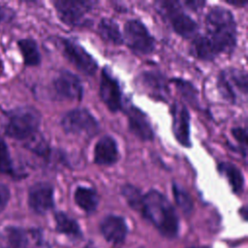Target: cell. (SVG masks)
Listing matches in <instances>:
<instances>
[{"label": "cell", "instance_id": "obj_1", "mask_svg": "<svg viewBox=\"0 0 248 248\" xmlns=\"http://www.w3.org/2000/svg\"><path fill=\"white\" fill-rule=\"evenodd\" d=\"M203 37L217 55L232 53L236 45V24L232 14L223 7H212L205 16Z\"/></svg>", "mask_w": 248, "mask_h": 248}, {"label": "cell", "instance_id": "obj_2", "mask_svg": "<svg viewBox=\"0 0 248 248\" xmlns=\"http://www.w3.org/2000/svg\"><path fill=\"white\" fill-rule=\"evenodd\" d=\"M141 214L167 237L178 233L179 221L174 207L161 192L151 189L142 197Z\"/></svg>", "mask_w": 248, "mask_h": 248}, {"label": "cell", "instance_id": "obj_3", "mask_svg": "<svg viewBox=\"0 0 248 248\" xmlns=\"http://www.w3.org/2000/svg\"><path fill=\"white\" fill-rule=\"evenodd\" d=\"M4 134L16 140H27L38 133L42 122L40 111L31 106H22L5 111Z\"/></svg>", "mask_w": 248, "mask_h": 248}, {"label": "cell", "instance_id": "obj_4", "mask_svg": "<svg viewBox=\"0 0 248 248\" xmlns=\"http://www.w3.org/2000/svg\"><path fill=\"white\" fill-rule=\"evenodd\" d=\"M156 11L171 28L184 39H194L199 34L198 23L189 16L178 1L161 0L154 3Z\"/></svg>", "mask_w": 248, "mask_h": 248}, {"label": "cell", "instance_id": "obj_5", "mask_svg": "<svg viewBox=\"0 0 248 248\" xmlns=\"http://www.w3.org/2000/svg\"><path fill=\"white\" fill-rule=\"evenodd\" d=\"M217 87L222 97L232 104L246 101L248 93V77L245 71L227 68L220 72Z\"/></svg>", "mask_w": 248, "mask_h": 248}, {"label": "cell", "instance_id": "obj_6", "mask_svg": "<svg viewBox=\"0 0 248 248\" xmlns=\"http://www.w3.org/2000/svg\"><path fill=\"white\" fill-rule=\"evenodd\" d=\"M61 126L67 134L91 138L98 134L100 125L86 108H74L66 112L61 119Z\"/></svg>", "mask_w": 248, "mask_h": 248}, {"label": "cell", "instance_id": "obj_7", "mask_svg": "<svg viewBox=\"0 0 248 248\" xmlns=\"http://www.w3.org/2000/svg\"><path fill=\"white\" fill-rule=\"evenodd\" d=\"M123 43L136 54L145 55L155 48V40L145 25L139 19H130L124 27Z\"/></svg>", "mask_w": 248, "mask_h": 248}, {"label": "cell", "instance_id": "obj_8", "mask_svg": "<svg viewBox=\"0 0 248 248\" xmlns=\"http://www.w3.org/2000/svg\"><path fill=\"white\" fill-rule=\"evenodd\" d=\"M98 4L96 1L81 0H57L53 2L59 19L70 26L85 24V16Z\"/></svg>", "mask_w": 248, "mask_h": 248}, {"label": "cell", "instance_id": "obj_9", "mask_svg": "<svg viewBox=\"0 0 248 248\" xmlns=\"http://www.w3.org/2000/svg\"><path fill=\"white\" fill-rule=\"evenodd\" d=\"M59 44L65 57L81 73L92 76L98 69L96 60L76 40L72 38H59Z\"/></svg>", "mask_w": 248, "mask_h": 248}, {"label": "cell", "instance_id": "obj_10", "mask_svg": "<svg viewBox=\"0 0 248 248\" xmlns=\"http://www.w3.org/2000/svg\"><path fill=\"white\" fill-rule=\"evenodd\" d=\"M29 207L37 214H46L54 206V189L46 181H39L28 189Z\"/></svg>", "mask_w": 248, "mask_h": 248}, {"label": "cell", "instance_id": "obj_11", "mask_svg": "<svg viewBox=\"0 0 248 248\" xmlns=\"http://www.w3.org/2000/svg\"><path fill=\"white\" fill-rule=\"evenodd\" d=\"M100 97L110 111L116 112L122 109L123 102L119 82L108 67H105L102 70L100 79Z\"/></svg>", "mask_w": 248, "mask_h": 248}, {"label": "cell", "instance_id": "obj_12", "mask_svg": "<svg viewBox=\"0 0 248 248\" xmlns=\"http://www.w3.org/2000/svg\"><path fill=\"white\" fill-rule=\"evenodd\" d=\"M122 109L127 114L129 129L137 138L141 140H152L154 139V132L147 115L139 108L127 102Z\"/></svg>", "mask_w": 248, "mask_h": 248}, {"label": "cell", "instance_id": "obj_13", "mask_svg": "<svg viewBox=\"0 0 248 248\" xmlns=\"http://www.w3.org/2000/svg\"><path fill=\"white\" fill-rule=\"evenodd\" d=\"M172 115V133L176 140L184 147H191L190 114L188 108L181 102H174L170 108Z\"/></svg>", "mask_w": 248, "mask_h": 248}, {"label": "cell", "instance_id": "obj_14", "mask_svg": "<svg viewBox=\"0 0 248 248\" xmlns=\"http://www.w3.org/2000/svg\"><path fill=\"white\" fill-rule=\"evenodd\" d=\"M55 92L68 100H80L83 95V87L80 79L75 74L63 70L52 81Z\"/></svg>", "mask_w": 248, "mask_h": 248}, {"label": "cell", "instance_id": "obj_15", "mask_svg": "<svg viewBox=\"0 0 248 248\" xmlns=\"http://www.w3.org/2000/svg\"><path fill=\"white\" fill-rule=\"evenodd\" d=\"M119 152L115 140L110 136L102 137L94 148V162L101 166H111L118 161Z\"/></svg>", "mask_w": 248, "mask_h": 248}, {"label": "cell", "instance_id": "obj_16", "mask_svg": "<svg viewBox=\"0 0 248 248\" xmlns=\"http://www.w3.org/2000/svg\"><path fill=\"white\" fill-rule=\"evenodd\" d=\"M100 228L106 240L112 243L122 242L128 232L125 219L117 215L106 216L102 220Z\"/></svg>", "mask_w": 248, "mask_h": 248}, {"label": "cell", "instance_id": "obj_17", "mask_svg": "<svg viewBox=\"0 0 248 248\" xmlns=\"http://www.w3.org/2000/svg\"><path fill=\"white\" fill-rule=\"evenodd\" d=\"M0 248H29V232L15 226L0 231Z\"/></svg>", "mask_w": 248, "mask_h": 248}, {"label": "cell", "instance_id": "obj_18", "mask_svg": "<svg viewBox=\"0 0 248 248\" xmlns=\"http://www.w3.org/2000/svg\"><path fill=\"white\" fill-rule=\"evenodd\" d=\"M141 84L146 88L147 92L155 99L167 101L169 98V88L165 78L158 72H143L140 75Z\"/></svg>", "mask_w": 248, "mask_h": 248}, {"label": "cell", "instance_id": "obj_19", "mask_svg": "<svg viewBox=\"0 0 248 248\" xmlns=\"http://www.w3.org/2000/svg\"><path fill=\"white\" fill-rule=\"evenodd\" d=\"M17 46L25 66L35 67L41 64L42 57L39 46L33 38H23L18 40Z\"/></svg>", "mask_w": 248, "mask_h": 248}, {"label": "cell", "instance_id": "obj_20", "mask_svg": "<svg viewBox=\"0 0 248 248\" xmlns=\"http://www.w3.org/2000/svg\"><path fill=\"white\" fill-rule=\"evenodd\" d=\"M218 171L227 178L235 194L239 195L243 192L244 177L241 170L236 166L230 162H221L218 165Z\"/></svg>", "mask_w": 248, "mask_h": 248}, {"label": "cell", "instance_id": "obj_21", "mask_svg": "<svg viewBox=\"0 0 248 248\" xmlns=\"http://www.w3.org/2000/svg\"><path fill=\"white\" fill-rule=\"evenodd\" d=\"M74 198L76 203L86 213L95 211L99 204V196L92 188L83 186L77 187Z\"/></svg>", "mask_w": 248, "mask_h": 248}, {"label": "cell", "instance_id": "obj_22", "mask_svg": "<svg viewBox=\"0 0 248 248\" xmlns=\"http://www.w3.org/2000/svg\"><path fill=\"white\" fill-rule=\"evenodd\" d=\"M98 31L105 41L116 46L123 44L122 33L117 22L113 19L103 17L98 25Z\"/></svg>", "mask_w": 248, "mask_h": 248}, {"label": "cell", "instance_id": "obj_23", "mask_svg": "<svg viewBox=\"0 0 248 248\" xmlns=\"http://www.w3.org/2000/svg\"><path fill=\"white\" fill-rule=\"evenodd\" d=\"M0 174L9 175L13 178L20 179L24 175L21 174L15 167L11 156L9 146L0 134Z\"/></svg>", "mask_w": 248, "mask_h": 248}, {"label": "cell", "instance_id": "obj_24", "mask_svg": "<svg viewBox=\"0 0 248 248\" xmlns=\"http://www.w3.org/2000/svg\"><path fill=\"white\" fill-rule=\"evenodd\" d=\"M54 219L56 223V230L59 232L76 237L80 235L81 232L78 222L75 219L68 216L66 213L58 211L54 214Z\"/></svg>", "mask_w": 248, "mask_h": 248}, {"label": "cell", "instance_id": "obj_25", "mask_svg": "<svg viewBox=\"0 0 248 248\" xmlns=\"http://www.w3.org/2000/svg\"><path fill=\"white\" fill-rule=\"evenodd\" d=\"M172 193L176 204L185 214H190L193 211L194 203L189 193L177 183H172Z\"/></svg>", "mask_w": 248, "mask_h": 248}, {"label": "cell", "instance_id": "obj_26", "mask_svg": "<svg viewBox=\"0 0 248 248\" xmlns=\"http://www.w3.org/2000/svg\"><path fill=\"white\" fill-rule=\"evenodd\" d=\"M121 193L132 208L140 211L143 196L137 187L130 184H126L121 188Z\"/></svg>", "mask_w": 248, "mask_h": 248}, {"label": "cell", "instance_id": "obj_27", "mask_svg": "<svg viewBox=\"0 0 248 248\" xmlns=\"http://www.w3.org/2000/svg\"><path fill=\"white\" fill-rule=\"evenodd\" d=\"M171 81L175 83V86L181 92L182 96L192 105L198 101V91L193 84L181 78H174Z\"/></svg>", "mask_w": 248, "mask_h": 248}, {"label": "cell", "instance_id": "obj_28", "mask_svg": "<svg viewBox=\"0 0 248 248\" xmlns=\"http://www.w3.org/2000/svg\"><path fill=\"white\" fill-rule=\"evenodd\" d=\"M232 135L236 140L239 144L240 153L244 158H246L247 153V131L242 127H235L232 129Z\"/></svg>", "mask_w": 248, "mask_h": 248}, {"label": "cell", "instance_id": "obj_29", "mask_svg": "<svg viewBox=\"0 0 248 248\" xmlns=\"http://www.w3.org/2000/svg\"><path fill=\"white\" fill-rule=\"evenodd\" d=\"M11 198V192L6 184L0 183V213L6 208Z\"/></svg>", "mask_w": 248, "mask_h": 248}, {"label": "cell", "instance_id": "obj_30", "mask_svg": "<svg viewBox=\"0 0 248 248\" xmlns=\"http://www.w3.org/2000/svg\"><path fill=\"white\" fill-rule=\"evenodd\" d=\"M15 16L16 13L12 8L0 4V23L11 21Z\"/></svg>", "mask_w": 248, "mask_h": 248}, {"label": "cell", "instance_id": "obj_31", "mask_svg": "<svg viewBox=\"0 0 248 248\" xmlns=\"http://www.w3.org/2000/svg\"><path fill=\"white\" fill-rule=\"evenodd\" d=\"M183 4L190 8L193 11H197L199 9H202V6L205 4L204 1H199V0H191V1H184Z\"/></svg>", "mask_w": 248, "mask_h": 248}, {"label": "cell", "instance_id": "obj_32", "mask_svg": "<svg viewBox=\"0 0 248 248\" xmlns=\"http://www.w3.org/2000/svg\"><path fill=\"white\" fill-rule=\"evenodd\" d=\"M225 2L235 7H244L247 5V0H225Z\"/></svg>", "mask_w": 248, "mask_h": 248}, {"label": "cell", "instance_id": "obj_33", "mask_svg": "<svg viewBox=\"0 0 248 248\" xmlns=\"http://www.w3.org/2000/svg\"><path fill=\"white\" fill-rule=\"evenodd\" d=\"M3 72H4V63L2 58L0 57V76L3 74Z\"/></svg>", "mask_w": 248, "mask_h": 248}, {"label": "cell", "instance_id": "obj_34", "mask_svg": "<svg viewBox=\"0 0 248 248\" xmlns=\"http://www.w3.org/2000/svg\"><path fill=\"white\" fill-rule=\"evenodd\" d=\"M191 248H208L206 246H202V247H191Z\"/></svg>", "mask_w": 248, "mask_h": 248}]
</instances>
